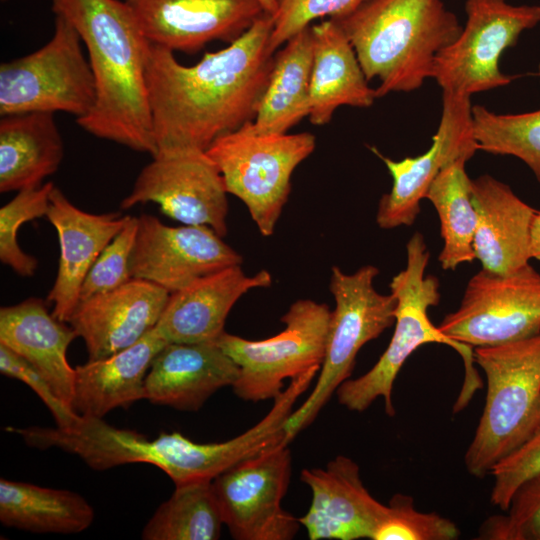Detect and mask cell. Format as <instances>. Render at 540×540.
Masks as SVG:
<instances>
[{
    "mask_svg": "<svg viewBox=\"0 0 540 540\" xmlns=\"http://www.w3.org/2000/svg\"><path fill=\"white\" fill-rule=\"evenodd\" d=\"M268 13L221 50L192 66L151 44L147 87L157 152L206 151L220 136L253 121L274 63Z\"/></svg>",
    "mask_w": 540,
    "mask_h": 540,
    "instance_id": "obj_1",
    "label": "cell"
},
{
    "mask_svg": "<svg viewBox=\"0 0 540 540\" xmlns=\"http://www.w3.org/2000/svg\"><path fill=\"white\" fill-rule=\"evenodd\" d=\"M79 33L94 76L96 100L77 124L91 135L156 154L147 87L151 43L120 0H51Z\"/></svg>",
    "mask_w": 540,
    "mask_h": 540,
    "instance_id": "obj_2",
    "label": "cell"
},
{
    "mask_svg": "<svg viewBox=\"0 0 540 540\" xmlns=\"http://www.w3.org/2000/svg\"><path fill=\"white\" fill-rule=\"evenodd\" d=\"M353 46L377 98L411 92L432 78L435 59L460 34L457 16L441 0H369L333 19Z\"/></svg>",
    "mask_w": 540,
    "mask_h": 540,
    "instance_id": "obj_3",
    "label": "cell"
},
{
    "mask_svg": "<svg viewBox=\"0 0 540 540\" xmlns=\"http://www.w3.org/2000/svg\"><path fill=\"white\" fill-rule=\"evenodd\" d=\"M406 254L405 268L392 278L389 285L397 304L394 332L388 347L368 372L346 380L336 391L338 402L350 411H365L381 397L386 414L393 417L394 381L409 356L429 343L445 344L461 356L465 377L460 396L472 398L482 387L474 366L473 347L450 339L428 317V309L439 304L441 295L438 279L425 274L430 253L421 233L415 232L409 239Z\"/></svg>",
    "mask_w": 540,
    "mask_h": 540,
    "instance_id": "obj_4",
    "label": "cell"
},
{
    "mask_svg": "<svg viewBox=\"0 0 540 540\" xmlns=\"http://www.w3.org/2000/svg\"><path fill=\"white\" fill-rule=\"evenodd\" d=\"M474 360L485 373L487 392L464 463L470 475L483 478L540 426V333L475 347Z\"/></svg>",
    "mask_w": 540,
    "mask_h": 540,
    "instance_id": "obj_5",
    "label": "cell"
},
{
    "mask_svg": "<svg viewBox=\"0 0 540 540\" xmlns=\"http://www.w3.org/2000/svg\"><path fill=\"white\" fill-rule=\"evenodd\" d=\"M379 269L365 265L352 274L333 266L330 291L335 300L331 311L325 356L317 382L301 406L284 425L289 443L316 419L338 387L351 377L360 349L379 337L395 322L396 298L374 287Z\"/></svg>",
    "mask_w": 540,
    "mask_h": 540,
    "instance_id": "obj_6",
    "label": "cell"
},
{
    "mask_svg": "<svg viewBox=\"0 0 540 540\" xmlns=\"http://www.w3.org/2000/svg\"><path fill=\"white\" fill-rule=\"evenodd\" d=\"M315 147L316 138L309 132L258 133L250 121L218 137L206 153L227 193L245 204L260 233L268 237L288 200L294 170Z\"/></svg>",
    "mask_w": 540,
    "mask_h": 540,
    "instance_id": "obj_7",
    "label": "cell"
},
{
    "mask_svg": "<svg viewBox=\"0 0 540 540\" xmlns=\"http://www.w3.org/2000/svg\"><path fill=\"white\" fill-rule=\"evenodd\" d=\"M73 25L55 17L51 39L0 65V116L65 112L85 117L96 100L94 76Z\"/></svg>",
    "mask_w": 540,
    "mask_h": 540,
    "instance_id": "obj_8",
    "label": "cell"
},
{
    "mask_svg": "<svg viewBox=\"0 0 540 540\" xmlns=\"http://www.w3.org/2000/svg\"><path fill=\"white\" fill-rule=\"evenodd\" d=\"M330 317L327 304L300 299L281 317L284 329L272 337L248 340L224 331L215 342L240 369L234 394L244 401L274 400L284 380L321 368Z\"/></svg>",
    "mask_w": 540,
    "mask_h": 540,
    "instance_id": "obj_9",
    "label": "cell"
},
{
    "mask_svg": "<svg viewBox=\"0 0 540 540\" xmlns=\"http://www.w3.org/2000/svg\"><path fill=\"white\" fill-rule=\"evenodd\" d=\"M467 20L459 36L437 55L432 78L449 92L471 97L506 86L513 76L499 67L503 52L540 22V6L507 0H466Z\"/></svg>",
    "mask_w": 540,
    "mask_h": 540,
    "instance_id": "obj_10",
    "label": "cell"
},
{
    "mask_svg": "<svg viewBox=\"0 0 540 540\" xmlns=\"http://www.w3.org/2000/svg\"><path fill=\"white\" fill-rule=\"evenodd\" d=\"M438 328L473 348L539 334L540 273L530 264L509 274L480 270L468 281L459 307Z\"/></svg>",
    "mask_w": 540,
    "mask_h": 540,
    "instance_id": "obj_11",
    "label": "cell"
},
{
    "mask_svg": "<svg viewBox=\"0 0 540 540\" xmlns=\"http://www.w3.org/2000/svg\"><path fill=\"white\" fill-rule=\"evenodd\" d=\"M285 440L242 460L212 480L224 525L237 540H290L301 524L281 507L291 476Z\"/></svg>",
    "mask_w": 540,
    "mask_h": 540,
    "instance_id": "obj_12",
    "label": "cell"
},
{
    "mask_svg": "<svg viewBox=\"0 0 540 540\" xmlns=\"http://www.w3.org/2000/svg\"><path fill=\"white\" fill-rule=\"evenodd\" d=\"M227 194L222 175L206 151H162L142 168L120 207L126 210L152 202L175 221L207 226L224 237Z\"/></svg>",
    "mask_w": 540,
    "mask_h": 540,
    "instance_id": "obj_13",
    "label": "cell"
},
{
    "mask_svg": "<svg viewBox=\"0 0 540 540\" xmlns=\"http://www.w3.org/2000/svg\"><path fill=\"white\" fill-rule=\"evenodd\" d=\"M470 98L442 92L441 119L425 153L395 161L371 148L393 180L390 192L379 201L376 223L380 228L412 225L420 213L421 200L440 171L458 159L470 160L479 150L473 134Z\"/></svg>",
    "mask_w": 540,
    "mask_h": 540,
    "instance_id": "obj_14",
    "label": "cell"
},
{
    "mask_svg": "<svg viewBox=\"0 0 540 540\" xmlns=\"http://www.w3.org/2000/svg\"><path fill=\"white\" fill-rule=\"evenodd\" d=\"M222 238L207 226L172 227L153 215L141 214L130 260L131 276L173 293L202 277L241 265L240 254Z\"/></svg>",
    "mask_w": 540,
    "mask_h": 540,
    "instance_id": "obj_15",
    "label": "cell"
},
{
    "mask_svg": "<svg viewBox=\"0 0 540 540\" xmlns=\"http://www.w3.org/2000/svg\"><path fill=\"white\" fill-rule=\"evenodd\" d=\"M151 44L193 54L231 43L266 12L259 0H124Z\"/></svg>",
    "mask_w": 540,
    "mask_h": 540,
    "instance_id": "obj_16",
    "label": "cell"
},
{
    "mask_svg": "<svg viewBox=\"0 0 540 540\" xmlns=\"http://www.w3.org/2000/svg\"><path fill=\"white\" fill-rule=\"evenodd\" d=\"M300 479L312 492L307 513L298 518L310 540H372L387 505L369 493L355 461L338 455L325 468L303 469Z\"/></svg>",
    "mask_w": 540,
    "mask_h": 540,
    "instance_id": "obj_17",
    "label": "cell"
},
{
    "mask_svg": "<svg viewBox=\"0 0 540 540\" xmlns=\"http://www.w3.org/2000/svg\"><path fill=\"white\" fill-rule=\"evenodd\" d=\"M169 296L154 283L132 278L116 289L79 301L67 323L84 341L88 360L105 358L154 329Z\"/></svg>",
    "mask_w": 540,
    "mask_h": 540,
    "instance_id": "obj_18",
    "label": "cell"
},
{
    "mask_svg": "<svg viewBox=\"0 0 540 540\" xmlns=\"http://www.w3.org/2000/svg\"><path fill=\"white\" fill-rule=\"evenodd\" d=\"M129 215L95 214L75 206L58 188L50 194L47 219L55 228L60 256L47 301L52 314L67 322L79 302L83 281L103 249L124 227Z\"/></svg>",
    "mask_w": 540,
    "mask_h": 540,
    "instance_id": "obj_19",
    "label": "cell"
},
{
    "mask_svg": "<svg viewBox=\"0 0 540 540\" xmlns=\"http://www.w3.org/2000/svg\"><path fill=\"white\" fill-rule=\"evenodd\" d=\"M271 283L268 271L248 276L241 265L212 273L170 293L155 329L167 343L215 341L224 332L226 318L240 297Z\"/></svg>",
    "mask_w": 540,
    "mask_h": 540,
    "instance_id": "obj_20",
    "label": "cell"
},
{
    "mask_svg": "<svg viewBox=\"0 0 540 540\" xmlns=\"http://www.w3.org/2000/svg\"><path fill=\"white\" fill-rule=\"evenodd\" d=\"M238 365L215 341L167 343L145 378V399L179 411H198L219 389L233 386Z\"/></svg>",
    "mask_w": 540,
    "mask_h": 540,
    "instance_id": "obj_21",
    "label": "cell"
},
{
    "mask_svg": "<svg viewBox=\"0 0 540 540\" xmlns=\"http://www.w3.org/2000/svg\"><path fill=\"white\" fill-rule=\"evenodd\" d=\"M75 338L74 329L49 312L40 298L0 308V344L31 364L71 409L75 367L70 365L67 351Z\"/></svg>",
    "mask_w": 540,
    "mask_h": 540,
    "instance_id": "obj_22",
    "label": "cell"
},
{
    "mask_svg": "<svg viewBox=\"0 0 540 540\" xmlns=\"http://www.w3.org/2000/svg\"><path fill=\"white\" fill-rule=\"evenodd\" d=\"M477 225L474 252L482 269L509 274L529 264V237L537 210L496 178L484 174L472 179Z\"/></svg>",
    "mask_w": 540,
    "mask_h": 540,
    "instance_id": "obj_23",
    "label": "cell"
},
{
    "mask_svg": "<svg viewBox=\"0 0 540 540\" xmlns=\"http://www.w3.org/2000/svg\"><path fill=\"white\" fill-rule=\"evenodd\" d=\"M166 344L154 328L127 348L76 366L73 411L82 417L103 418L116 408L145 399L146 375Z\"/></svg>",
    "mask_w": 540,
    "mask_h": 540,
    "instance_id": "obj_24",
    "label": "cell"
},
{
    "mask_svg": "<svg viewBox=\"0 0 540 540\" xmlns=\"http://www.w3.org/2000/svg\"><path fill=\"white\" fill-rule=\"evenodd\" d=\"M313 62L309 120L326 125L340 106L368 108L376 96L347 36L331 18L311 26Z\"/></svg>",
    "mask_w": 540,
    "mask_h": 540,
    "instance_id": "obj_25",
    "label": "cell"
},
{
    "mask_svg": "<svg viewBox=\"0 0 540 540\" xmlns=\"http://www.w3.org/2000/svg\"><path fill=\"white\" fill-rule=\"evenodd\" d=\"M64 157V144L54 114L30 112L1 116L0 192L41 186Z\"/></svg>",
    "mask_w": 540,
    "mask_h": 540,
    "instance_id": "obj_26",
    "label": "cell"
},
{
    "mask_svg": "<svg viewBox=\"0 0 540 540\" xmlns=\"http://www.w3.org/2000/svg\"><path fill=\"white\" fill-rule=\"evenodd\" d=\"M313 62L311 26L290 38L274 58L251 127L258 133H287L309 116Z\"/></svg>",
    "mask_w": 540,
    "mask_h": 540,
    "instance_id": "obj_27",
    "label": "cell"
},
{
    "mask_svg": "<svg viewBox=\"0 0 540 540\" xmlns=\"http://www.w3.org/2000/svg\"><path fill=\"white\" fill-rule=\"evenodd\" d=\"M93 520V507L78 493L0 479V522L6 527L74 534L86 530Z\"/></svg>",
    "mask_w": 540,
    "mask_h": 540,
    "instance_id": "obj_28",
    "label": "cell"
},
{
    "mask_svg": "<svg viewBox=\"0 0 540 540\" xmlns=\"http://www.w3.org/2000/svg\"><path fill=\"white\" fill-rule=\"evenodd\" d=\"M467 161L458 159L445 166L425 196L440 220L443 248L438 260L446 271L476 259L473 243L477 217L472 200V179L465 169Z\"/></svg>",
    "mask_w": 540,
    "mask_h": 540,
    "instance_id": "obj_29",
    "label": "cell"
},
{
    "mask_svg": "<svg viewBox=\"0 0 540 540\" xmlns=\"http://www.w3.org/2000/svg\"><path fill=\"white\" fill-rule=\"evenodd\" d=\"M144 526V540H216L224 525L212 480L175 485Z\"/></svg>",
    "mask_w": 540,
    "mask_h": 540,
    "instance_id": "obj_30",
    "label": "cell"
},
{
    "mask_svg": "<svg viewBox=\"0 0 540 540\" xmlns=\"http://www.w3.org/2000/svg\"><path fill=\"white\" fill-rule=\"evenodd\" d=\"M473 134L479 150L522 160L540 182V109L520 114H497L472 106Z\"/></svg>",
    "mask_w": 540,
    "mask_h": 540,
    "instance_id": "obj_31",
    "label": "cell"
},
{
    "mask_svg": "<svg viewBox=\"0 0 540 540\" xmlns=\"http://www.w3.org/2000/svg\"><path fill=\"white\" fill-rule=\"evenodd\" d=\"M55 187L47 182L24 189L0 208V261L22 277H31L38 269V260L24 252L18 242L20 227L47 215L50 194Z\"/></svg>",
    "mask_w": 540,
    "mask_h": 540,
    "instance_id": "obj_32",
    "label": "cell"
},
{
    "mask_svg": "<svg viewBox=\"0 0 540 540\" xmlns=\"http://www.w3.org/2000/svg\"><path fill=\"white\" fill-rule=\"evenodd\" d=\"M459 535V528L450 519L434 512H421L411 496L396 494L372 540H455Z\"/></svg>",
    "mask_w": 540,
    "mask_h": 540,
    "instance_id": "obj_33",
    "label": "cell"
},
{
    "mask_svg": "<svg viewBox=\"0 0 540 540\" xmlns=\"http://www.w3.org/2000/svg\"><path fill=\"white\" fill-rule=\"evenodd\" d=\"M504 512L482 523L479 539L540 540V474L515 491Z\"/></svg>",
    "mask_w": 540,
    "mask_h": 540,
    "instance_id": "obj_34",
    "label": "cell"
},
{
    "mask_svg": "<svg viewBox=\"0 0 540 540\" xmlns=\"http://www.w3.org/2000/svg\"><path fill=\"white\" fill-rule=\"evenodd\" d=\"M138 217L128 216L124 227L100 253L81 286L79 301L120 287L132 279L130 260Z\"/></svg>",
    "mask_w": 540,
    "mask_h": 540,
    "instance_id": "obj_35",
    "label": "cell"
},
{
    "mask_svg": "<svg viewBox=\"0 0 540 540\" xmlns=\"http://www.w3.org/2000/svg\"><path fill=\"white\" fill-rule=\"evenodd\" d=\"M273 28L269 47L274 53L282 44L315 19L345 17L369 0H274Z\"/></svg>",
    "mask_w": 540,
    "mask_h": 540,
    "instance_id": "obj_36",
    "label": "cell"
},
{
    "mask_svg": "<svg viewBox=\"0 0 540 540\" xmlns=\"http://www.w3.org/2000/svg\"><path fill=\"white\" fill-rule=\"evenodd\" d=\"M490 474L494 479L490 503L504 512L515 491L525 481L540 474V426L527 440L499 460Z\"/></svg>",
    "mask_w": 540,
    "mask_h": 540,
    "instance_id": "obj_37",
    "label": "cell"
},
{
    "mask_svg": "<svg viewBox=\"0 0 540 540\" xmlns=\"http://www.w3.org/2000/svg\"><path fill=\"white\" fill-rule=\"evenodd\" d=\"M0 372L29 386L49 409L57 427L67 428L79 418V415L61 401L47 380L31 364L2 344Z\"/></svg>",
    "mask_w": 540,
    "mask_h": 540,
    "instance_id": "obj_38",
    "label": "cell"
},
{
    "mask_svg": "<svg viewBox=\"0 0 540 540\" xmlns=\"http://www.w3.org/2000/svg\"><path fill=\"white\" fill-rule=\"evenodd\" d=\"M529 256L540 260V211H536L530 227Z\"/></svg>",
    "mask_w": 540,
    "mask_h": 540,
    "instance_id": "obj_39",
    "label": "cell"
},
{
    "mask_svg": "<svg viewBox=\"0 0 540 540\" xmlns=\"http://www.w3.org/2000/svg\"><path fill=\"white\" fill-rule=\"evenodd\" d=\"M260 4L262 5L264 11L271 16L276 11V4L274 0H259Z\"/></svg>",
    "mask_w": 540,
    "mask_h": 540,
    "instance_id": "obj_40",
    "label": "cell"
},
{
    "mask_svg": "<svg viewBox=\"0 0 540 540\" xmlns=\"http://www.w3.org/2000/svg\"><path fill=\"white\" fill-rule=\"evenodd\" d=\"M538 76H539V79H540V63H539V66H538Z\"/></svg>",
    "mask_w": 540,
    "mask_h": 540,
    "instance_id": "obj_41",
    "label": "cell"
}]
</instances>
